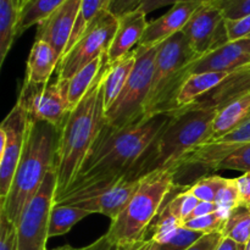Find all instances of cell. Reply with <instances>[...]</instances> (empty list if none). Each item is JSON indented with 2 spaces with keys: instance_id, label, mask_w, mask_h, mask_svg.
<instances>
[{
  "instance_id": "cell-1",
  "label": "cell",
  "mask_w": 250,
  "mask_h": 250,
  "mask_svg": "<svg viewBox=\"0 0 250 250\" xmlns=\"http://www.w3.org/2000/svg\"><path fill=\"white\" fill-rule=\"evenodd\" d=\"M171 117L172 114H158L120 129L105 124L76 181L66 192L56 195L55 199L109 186L128 176Z\"/></svg>"
},
{
  "instance_id": "cell-2",
  "label": "cell",
  "mask_w": 250,
  "mask_h": 250,
  "mask_svg": "<svg viewBox=\"0 0 250 250\" xmlns=\"http://www.w3.org/2000/svg\"><path fill=\"white\" fill-rule=\"evenodd\" d=\"M105 66L106 63L84 98L68 112L59 131L55 158L58 176L56 195L62 194L75 182L105 125L103 100V76Z\"/></svg>"
},
{
  "instance_id": "cell-3",
  "label": "cell",
  "mask_w": 250,
  "mask_h": 250,
  "mask_svg": "<svg viewBox=\"0 0 250 250\" xmlns=\"http://www.w3.org/2000/svg\"><path fill=\"white\" fill-rule=\"evenodd\" d=\"M217 111L192 104L172 112L170 122L127 177L138 180L154 171L173 167L186 153L211 141Z\"/></svg>"
},
{
  "instance_id": "cell-4",
  "label": "cell",
  "mask_w": 250,
  "mask_h": 250,
  "mask_svg": "<svg viewBox=\"0 0 250 250\" xmlns=\"http://www.w3.org/2000/svg\"><path fill=\"white\" fill-rule=\"evenodd\" d=\"M59 129L29 119L26 143L14 181L0 211L16 226L24 208L37 194L49 171L55 166Z\"/></svg>"
},
{
  "instance_id": "cell-5",
  "label": "cell",
  "mask_w": 250,
  "mask_h": 250,
  "mask_svg": "<svg viewBox=\"0 0 250 250\" xmlns=\"http://www.w3.org/2000/svg\"><path fill=\"white\" fill-rule=\"evenodd\" d=\"M175 167L154 171L141 178V185L119 216L111 220L106 236L116 246L148 237L150 225L164 207L166 197L177 187Z\"/></svg>"
},
{
  "instance_id": "cell-6",
  "label": "cell",
  "mask_w": 250,
  "mask_h": 250,
  "mask_svg": "<svg viewBox=\"0 0 250 250\" xmlns=\"http://www.w3.org/2000/svg\"><path fill=\"white\" fill-rule=\"evenodd\" d=\"M202 56L188 43L183 32L173 34L159 45L153 82L146 104V117L177 111V97L192 75V66Z\"/></svg>"
},
{
  "instance_id": "cell-7",
  "label": "cell",
  "mask_w": 250,
  "mask_h": 250,
  "mask_svg": "<svg viewBox=\"0 0 250 250\" xmlns=\"http://www.w3.org/2000/svg\"><path fill=\"white\" fill-rule=\"evenodd\" d=\"M159 45L134 48L136 63L128 81L119 98L105 111V124L111 128H125L146 119V104L153 82Z\"/></svg>"
},
{
  "instance_id": "cell-8",
  "label": "cell",
  "mask_w": 250,
  "mask_h": 250,
  "mask_svg": "<svg viewBox=\"0 0 250 250\" xmlns=\"http://www.w3.org/2000/svg\"><path fill=\"white\" fill-rule=\"evenodd\" d=\"M117 26L119 19L106 9H103L80 41L62 56L58 66V80H71L88 63L107 54Z\"/></svg>"
},
{
  "instance_id": "cell-9",
  "label": "cell",
  "mask_w": 250,
  "mask_h": 250,
  "mask_svg": "<svg viewBox=\"0 0 250 250\" xmlns=\"http://www.w3.org/2000/svg\"><path fill=\"white\" fill-rule=\"evenodd\" d=\"M58 193L55 166L46 175L37 194L27 204L20 217L17 229L19 250H48L49 220Z\"/></svg>"
},
{
  "instance_id": "cell-10",
  "label": "cell",
  "mask_w": 250,
  "mask_h": 250,
  "mask_svg": "<svg viewBox=\"0 0 250 250\" xmlns=\"http://www.w3.org/2000/svg\"><path fill=\"white\" fill-rule=\"evenodd\" d=\"M29 115L17 100L0 125V204L5 202L26 143Z\"/></svg>"
},
{
  "instance_id": "cell-11",
  "label": "cell",
  "mask_w": 250,
  "mask_h": 250,
  "mask_svg": "<svg viewBox=\"0 0 250 250\" xmlns=\"http://www.w3.org/2000/svg\"><path fill=\"white\" fill-rule=\"evenodd\" d=\"M67 92L68 81L56 80L46 84L23 82L17 100L26 107L29 119L50 124L60 131L70 112Z\"/></svg>"
},
{
  "instance_id": "cell-12",
  "label": "cell",
  "mask_w": 250,
  "mask_h": 250,
  "mask_svg": "<svg viewBox=\"0 0 250 250\" xmlns=\"http://www.w3.org/2000/svg\"><path fill=\"white\" fill-rule=\"evenodd\" d=\"M139 185L141 178L132 180L126 176L109 186L63 195L55 199V204L81 208L92 214H102L114 220L126 208Z\"/></svg>"
},
{
  "instance_id": "cell-13",
  "label": "cell",
  "mask_w": 250,
  "mask_h": 250,
  "mask_svg": "<svg viewBox=\"0 0 250 250\" xmlns=\"http://www.w3.org/2000/svg\"><path fill=\"white\" fill-rule=\"evenodd\" d=\"M182 32L199 56L207 55L229 42L226 19L214 0H205L192 15Z\"/></svg>"
},
{
  "instance_id": "cell-14",
  "label": "cell",
  "mask_w": 250,
  "mask_h": 250,
  "mask_svg": "<svg viewBox=\"0 0 250 250\" xmlns=\"http://www.w3.org/2000/svg\"><path fill=\"white\" fill-rule=\"evenodd\" d=\"M82 0H66L48 19L38 24L36 41H43L62 59L72 34Z\"/></svg>"
},
{
  "instance_id": "cell-15",
  "label": "cell",
  "mask_w": 250,
  "mask_h": 250,
  "mask_svg": "<svg viewBox=\"0 0 250 250\" xmlns=\"http://www.w3.org/2000/svg\"><path fill=\"white\" fill-rule=\"evenodd\" d=\"M204 1L205 0H193V1H183L172 5V7L163 16L148 22L139 45H159L173 34L182 32L192 15Z\"/></svg>"
},
{
  "instance_id": "cell-16",
  "label": "cell",
  "mask_w": 250,
  "mask_h": 250,
  "mask_svg": "<svg viewBox=\"0 0 250 250\" xmlns=\"http://www.w3.org/2000/svg\"><path fill=\"white\" fill-rule=\"evenodd\" d=\"M247 66H250V39L229 41L198 59L192 66V75L237 71Z\"/></svg>"
},
{
  "instance_id": "cell-17",
  "label": "cell",
  "mask_w": 250,
  "mask_h": 250,
  "mask_svg": "<svg viewBox=\"0 0 250 250\" xmlns=\"http://www.w3.org/2000/svg\"><path fill=\"white\" fill-rule=\"evenodd\" d=\"M146 26V15L139 9L120 17L116 33L106 54L107 63L116 62L131 53L133 46H138Z\"/></svg>"
},
{
  "instance_id": "cell-18",
  "label": "cell",
  "mask_w": 250,
  "mask_h": 250,
  "mask_svg": "<svg viewBox=\"0 0 250 250\" xmlns=\"http://www.w3.org/2000/svg\"><path fill=\"white\" fill-rule=\"evenodd\" d=\"M61 58L51 45L43 41H36L27 59L24 83L46 84L58 68Z\"/></svg>"
},
{
  "instance_id": "cell-19",
  "label": "cell",
  "mask_w": 250,
  "mask_h": 250,
  "mask_svg": "<svg viewBox=\"0 0 250 250\" xmlns=\"http://www.w3.org/2000/svg\"><path fill=\"white\" fill-rule=\"evenodd\" d=\"M136 63L134 49L116 62L107 63L103 76V100L106 111L121 94Z\"/></svg>"
},
{
  "instance_id": "cell-20",
  "label": "cell",
  "mask_w": 250,
  "mask_h": 250,
  "mask_svg": "<svg viewBox=\"0 0 250 250\" xmlns=\"http://www.w3.org/2000/svg\"><path fill=\"white\" fill-rule=\"evenodd\" d=\"M233 72L234 71H221V72H203L190 75L181 88L177 97L178 110L189 106L199 98L211 92Z\"/></svg>"
},
{
  "instance_id": "cell-21",
  "label": "cell",
  "mask_w": 250,
  "mask_h": 250,
  "mask_svg": "<svg viewBox=\"0 0 250 250\" xmlns=\"http://www.w3.org/2000/svg\"><path fill=\"white\" fill-rule=\"evenodd\" d=\"M250 119V93L237 98L217 111L212 124V139L229 133Z\"/></svg>"
},
{
  "instance_id": "cell-22",
  "label": "cell",
  "mask_w": 250,
  "mask_h": 250,
  "mask_svg": "<svg viewBox=\"0 0 250 250\" xmlns=\"http://www.w3.org/2000/svg\"><path fill=\"white\" fill-rule=\"evenodd\" d=\"M106 61V54H104L103 56L95 59L94 61L84 66L71 80H68L67 99L68 105H70V111L84 98V95L87 94L89 88L95 82Z\"/></svg>"
},
{
  "instance_id": "cell-23",
  "label": "cell",
  "mask_w": 250,
  "mask_h": 250,
  "mask_svg": "<svg viewBox=\"0 0 250 250\" xmlns=\"http://www.w3.org/2000/svg\"><path fill=\"white\" fill-rule=\"evenodd\" d=\"M66 0H26L19 9L17 37L48 19Z\"/></svg>"
},
{
  "instance_id": "cell-24",
  "label": "cell",
  "mask_w": 250,
  "mask_h": 250,
  "mask_svg": "<svg viewBox=\"0 0 250 250\" xmlns=\"http://www.w3.org/2000/svg\"><path fill=\"white\" fill-rule=\"evenodd\" d=\"M19 6L16 0H0V65L17 37Z\"/></svg>"
},
{
  "instance_id": "cell-25",
  "label": "cell",
  "mask_w": 250,
  "mask_h": 250,
  "mask_svg": "<svg viewBox=\"0 0 250 250\" xmlns=\"http://www.w3.org/2000/svg\"><path fill=\"white\" fill-rule=\"evenodd\" d=\"M89 215H92V212L81 208L54 204L49 220V238L63 236L71 231L76 224Z\"/></svg>"
},
{
  "instance_id": "cell-26",
  "label": "cell",
  "mask_w": 250,
  "mask_h": 250,
  "mask_svg": "<svg viewBox=\"0 0 250 250\" xmlns=\"http://www.w3.org/2000/svg\"><path fill=\"white\" fill-rule=\"evenodd\" d=\"M224 237L231 238L241 248H244L250 239V207L241 204L229 211L222 229Z\"/></svg>"
},
{
  "instance_id": "cell-27",
  "label": "cell",
  "mask_w": 250,
  "mask_h": 250,
  "mask_svg": "<svg viewBox=\"0 0 250 250\" xmlns=\"http://www.w3.org/2000/svg\"><path fill=\"white\" fill-rule=\"evenodd\" d=\"M181 226H183V222L173 214L168 203H166V205L161 208L158 216L149 227L148 233H150V237H146V238H151L154 242L160 244L173 232L177 231Z\"/></svg>"
},
{
  "instance_id": "cell-28",
  "label": "cell",
  "mask_w": 250,
  "mask_h": 250,
  "mask_svg": "<svg viewBox=\"0 0 250 250\" xmlns=\"http://www.w3.org/2000/svg\"><path fill=\"white\" fill-rule=\"evenodd\" d=\"M104 0H82L80 12H78L77 20H76L75 27H73L72 34H71V38L70 41H68L65 54L67 53L68 50H71L72 46L80 41L81 37H82L83 33L87 31V28L90 26V23L94 21V19L98 16V14L104 9ZM65 54H63V55H65Z\"/></svg>"
},
{
  "instance_id": "cell-29",
  "label": "cell",
  "mask_w": 250,
  "mask_h": 250,
  "mask_svg": "<svg viewBox=\"0 0 250 250\" xmlns=\"http://www.w3.org/2000/svg\"><path fill=\"white\" fill-rule=\"evenodd\" d=\"M227 178L220 177V176H208V177H200L195 181L193 185L185 186L183 188L188 190L190 194L194 195L200 202H216V198L221 188L226 183Z\"/></svg>"
},
{
  "instance_id": "cell-30",
  "label": "cell",
  "mask_w": 250,
  "mask_h": 250,
  "mask_svg": "<svg viewBox=\"0 0 250 250\" xmlns=\"http://www.w3.org/2000/svg\"><path fill=\"white\" fill-rule=\"evenodd\" d=\"M204 233L181 226L177 231L173 232L163 243L158 244L159 250H187L195 242L199 241Z\"/></svg>"
},
{
  "instance_id": "cell-31",
  "label": "cell",
  "mask_w": 250,
  "mask_h": 250,
  "mask_svg": "<svg viewBox=\"0 0 250 250\" xmlns=\"http://www.w3.org/2000/svg\"><path fill=\"white\" fill-rule=\"evenodd\" d=\"M227 216H229V214L220 210V211L214 212V214L188 220V221H186L183 224V226L186 229L202 232L204 234L212 233V232H222Z\"/></svg>"
},
{
  "instance_id": "cell-32",
  "label": "cell",
  "mask_w": 250,
  "mask_h": 250,
  "mask_svg": "<svg viewBox=\"0 0 250 250\" xmlns=\"http://www.w3.org/2000/svg\"><path fill=\"white\" fill-rule=\"evenodd\" d=\"M215 203L219 205L220 210L226 214H229V211H232L234 208L241 205V197L236 178H227L225 186L217 194Z\"/></svg>"
},
{
  "instance_id": "cell-33",
  "label": "cell",
  "mask_w": 250,
  "mask_h": 250,
  "mask_svg": "<svg viewBox=\"0 0 250 250\" xmlns=\"http://www.w3.org/2000/svg\"><path fill=\"white\" fill-rule=\"evenodd\" d=\"M217 170H234L250 173V143L237 148L226 160L220 164Z\"/></svg>"
},
{
  "instance_id": "cell-34",
  "label": "cell",
  "mask_w": 250,
  "mask_h": 250,
  "mask_svg": "<svg viewBox=\"0 0 250 250\" xmlns=\"http://www.w3.org/2000/svg\"><path fill=\"white\" fill-rule=\"evenodd\" d=\"M226 20H238L250 15V0H214Z\"/></svg>"
},
{
  "instance_id": "cell-35",
  "label": "cell",
  "mask_w": 250,
  "mask_h": 250,
  "mask_svg": "<svg viewBox=\"0 0 250 250\" xmlns=\"http://www.w3.org/2000/svg\"><path fill=\"white\" fill-rule=\"evenodd\" d=\"M0 250H19L16 226L1 211H0Z\"/></svg>"
},
{
  "instance_id": "cell-36",
  "label": "cell",
  "mask_w": 250,
  "mask_h": 250,
  "mask_svg": "<svg viewBox=\"0 0 250 250\" xmlns=\"http://www.w3.org/2000/svg\"><path fill=\"white\" fill-rule=\"evenodd\" d=\"M229 41L250 39V15L238 20H226Z\"/></svg>"
},
{
  "instance_id": "cell-37",
  "label": "cell",
  "mask_w": 250,
  "mask_h": 250,
  "mask_svg": "<svg viewBox=\"0 0 250 250\" xmlns=\"http://www.w3.org/2000/svg\"><path fill=\"white\" fill-rule=\"evenodd\" d=\"M141 2L142 0H109L104 9L111 12L115 17L120 19V17L139 9Z\"/></svg>"
},
{
  "instance_id": "cell-38",
  "label": "cell",
  "mask_w": 250,
  "mask_h": 250,
  "mask_svg": "<svg viewBox=\"0 0 250 250\" xmlns=\"http://www.w3.org/2000/svg\"><path fill=\"white\" fill-rule=\"evenodd\" d=\"M222 239H224L222 232H212V233L204 234L199 241L195 242L187 250H216Z\"/></svg>"
},
{
  "instance_id": "cell-39",
  "label": "cell",
  "mask_w": 250,
  "mask_h": 250,
  "mask_svg": "<svg viewBox=\"0 0 250 250\" xmlns=\"http://www.w3.org/2000/svg\"><path fill=\"white\" fill-rule=\"evenodd\" d=\"M183 1H193V0H142L141 5H139V10H142L144 14L148 15L150 12L155 11V10L161 9V7L175 5Z\"/></svg>"
},
{
  "instance_id": "cell-40",
  "label": "cell",
  "mask_w": 250,
  "mask_h": 250,
  "mask_svg": "<svg viewBox=\"0 0 250 250\" xmlns=\"http://www.w3.org/2000/svg\"><path fill=\"white\" fill-rule=\"evenodd\" d=\"M236 182L238 186L241 204L250 207V173H243L242 176L237 177Z\"/></svg>"
},
{
  "instance_id": "cell-41",
  "label": "cell",
  "mask_w": 250,
  "mask_h": 250,
  "mask_svg": "<svg viewBox=\"0 0 250 250\" xmlns=\"http://www.w3.org/2000/svg\"><path fill=\"white\" fill-rule=\"evenodd\" d=\"M117 250H159L158 243L151 238H146L143 241L134 242V243L117 246Z\"/></svg>"
},
{
  "instance_id": "cell-42",
  "label": "cell",
  "mask_w": 250,
  "mask_h": 250,
  "mask_svg": "<svg viewBox=\"0 0 250 250\" xmlns=\"http://www.w3.org/2000/svg\"><path fill=\"white\" fill-rule=\"evenodd\" d=\"M220 211V207L216 204V203H211V202H200L198 204V207L195 208L194 211L192 212V215L189 216L188 220L195 219V217H200V216H205V215H210L214 214V212ZM187 220V221H188Z\"/></svg>"
},
{
  "instance_id": "cell-43",
  "label": "cell",
  "mask_w": 250,
  "mask_h": 250,
  "mask_svg": "<svg viewBox=\"0 0 250 250\" xmlns=\"http://www.w3.org/2000/svg\"><path fill=\"white\" fill-rule=\"evenodd\" d=\"M83 250H117V246L110 241L106 234H104L99 239H97L94 243H92L88 247H84Z\"/></svg>"
},
{
  "instance_id": "cell-44",
  "label": "cell",
  "mask_w": 250,
  "mask_h": 250,
  "mask_svg": "<svg viewBox=\"0 0 250 250\" xmlns=\"http://www.w3.org/2000/svg\"><path fill=\"white\" fill-rule=\"evenodd\" d=\"M244 248H241L238 244L234 241H232L231 238H227V237H224V239L221 241V243L219 244L216 250H243Z\"/></svg>"
},
{
  "instance_id": "cell-45",
  "label": "cell",
  "mask_w": 250,
  "mask_h": 250,
  "mask_svg": "<svg viewBox=\"0 0 250 250\" xmlns=\"http://www.w3.org/2000/svg\"><path fill=\"white\" fill-rule=\"evenodd\" d=\"M83 249H84V248H75V247H72V246H68V244H66V246L59 247V248L51 249V250H83Z\"/></svg>"
},
{
  "instance_id": "cell-46",
  "label": "cell",
  "mask_w": 250,
  "mask_h": 250,
  "mask_svg": "<svg viewBox=\"0 0 250 250\" xmlns=\"http://www.w3.org/2000/svg\"><path fill=\"white\" fill-rule=\"evenodd\" d=\"M243 250H250V239L248 241V243L246 244V247H244Z\"/></svg>"
},
{
  "instance_id": "cell-47",
  "label": "cell",
  "mask_w": 250,
  "mask_h": 250,
  "mask_svg": "<svg viewBox=\"0 0 250 250\" xmlns=\"http://www.w3.org/2000/svg\"><path fill=\"white\" fill-rule=\"evenodd\" d=\"M107 1H109V0H104V4L106 5V4H107ZM105 5H104V7H105Z\"/></svg>"
},
{
  "instance_id": "cell-48",
  "label": "cell",
  "mask_w": 250,
  "mask_h": 250,
  "mask_svg": "<svg viewBox=\"0 0 250 250\" xmlns=\"http://www.w3.org/2000/svg\"><path fill=\"white\" fill-rule=\"evenodd\" d=\"M16 2H17V6H20V0H16Z\"/></svg>"
}]
</instances>
